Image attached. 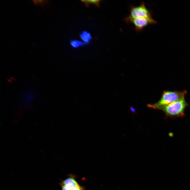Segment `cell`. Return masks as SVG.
I'll return each mask as SVG.
<instances>
[{
	"instance_id": "cell-10",
	"label": "cell",
	"mask_w": 190,
	"mask_h": 190,
	"mask_svg": "<svg viewBox=\"0 0 190 190\" xmlns=\"http://www.w3.org/2000/svg\"><path fill=\"white\" fill-rule=\"evenodd\" d=\"M34 4L36 5H40L44 6L45 5L49 4L48 0H33Z\"/></svg>"
},
{
	"instance_id": "cell-6",
	"label": "cell",
	"mask_w": 190,
	"mask_h": 190,
	"mask_svg": "<svg viewBox=\"0 0 190 190\" xmlns=\"http://www.w3.org/2000/svg\"><path fill=\"white\" fill-rule=\"evenodd\" d=\"M36 93L32 89H27L22 94L21 99L22 102L25 105H29L36 97Z\"/></svg>"
},
{
	"instance_id": "cell-3",
	"label": "cell",
	"mask_w": 190,
	"mask_h": 190,
	"mask_svg": "<svg viewBox=\"0 0 190 190\" xmlns=\"http://www.w3.org/2000/svg\"><path fill=\"white\" fill-rule=\"evenodd\" d=\"M138 18L147 19L153 24L156 23V21L153 18L150 11L146 7L143 2L141 3L139 6L131 7L130 10L129 15L125 19Z\"/></svg>"
},
{
	"instance_id": "cell-9",
	"label": "cell",
	"mask_w": 190,
	"mask_h": 190,
	"mask_svg": "<svg viewBox=\"0 0 190 190\" xmlns=\"http://www.w3.org/2000/svg\"><path fill=\"white\" fill-rule=\"evenodd\" d=\"M87 7H88L90 4L94 5L98 7H100V3L101 1V0H82Z\"/></svg>"
},
{
	"instance_id": "cell-4",
	"label": "cell",
	"mask_w": 190,
	"mask_h": 190,
	"mask_svg": "<svg viewBox=\"0 0 190 190\" xmlns=\"http://www.w3.org/2000/svg\"><path fill=\"white\" fill-rule=\"evenodd\" d=\"M59 184L61 190H70L79 184L76 179V175L70 174L65 179L61 180Z\"/></svg>"
},
{
	"instance_id": "cell-8",
	"label": "cell",
	"mask_w": 190,
	"mask_h": 190,
	"mask_svg": "<svg viewBox=\"0 0 190 190\" xmlns=\"http://www.w3.org/2000/svg\"><path fill=\"white\" fill-rule=\"evenodd\" d=\"M70 43L72 46L74 48H77L87 44L84 41L77 40H72Z\"/></svg>"
},
{
	"instance_id": "cell-2",
	"label": "cell",
	"mask_w": 190,
	"mask_h": 190,
	"mask_svg": "<svg viewBox=\"0 0 190 190\" xmlns=\"http://www.w3.org/2000/svg\"><path fill=\"white\" fill-rule=\"evenodd\" d=\"M186 90L182 91L178 90H167L163 91L160 99L156 103L149 104L148 107L155 109H159L160 107L175 102L184 97L187 94Z\"/></svg>"
},
{
	"instance_id": "cell-5",
	"label": "cell",
	"mask_w": 190,
	"mask_h": 190,
	"mask_svg": "<svg viewBox=\"0 0 190 190\" xmlns=\"http://www.w3.org/2000/svg\"><path fill=\"white\" fill-rule=\"evenodd\" d=\"M127 22L132 23L134 26L135 29L137 32H139L152 23L149 20L144 18H138L130 19H125Z\"/></svg>"
},
{
	"instance_id": "cell-11",
	"label": "cell",
	"mask_w": 190,
	"mask_h": 190,
	"mask_svg": "<svg viewBox=\"0 0 190 190\" xmlns=\"http://www.w3.org/2000/svg\"><path fill=\"white\" fill-rule=\"evenodd\" d=\"M70 190H86L84 187L79 184Z\"/></svg>"
},
{
	"instance_id": "cell-1",
	"label": "cell",
	"mask_w": 190,
	"mask_h": 190,
	"mask_svg": "<svg viewBox=\"0 0 190 190\" xmlns=\"http://www.w3.org/2000/svg\"><path fill=\"white\" fill-rule=\"evenodd\" d=\"M189 104L186 101L185 97L167 105L160 107L159 109L165 113L167 117L173 118L183 117L184 111Z\"/></svg>"
},
{
	"instance_id": "cell-7",
	"label": "cell",
	"mask_w": 190,
	"mask_h": 190,
	"mask_svg": "<svg viewBox=\"0 0 190 190\" xmlns=\"http://www.w3.org/2000/svg\"><path fill=\"white\" fill-rule=\"evenodd\" d=\"M80 38L84 42L87 43L89 44L91 41L92 37L91 34L87 31H83L80 34Z\"/></svg>"
}]
</instances>
